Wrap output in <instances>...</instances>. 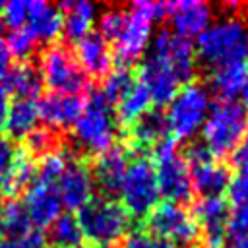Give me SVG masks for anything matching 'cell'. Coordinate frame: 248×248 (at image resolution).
<instances>
[{
	"instance_id": "cell-37",
	"label": "cell",
	"mask_w": 248,
	"mask_h": 248,
	"mask_svg": "<svg viewBox=\"0 0 248 248\" xmlns=\"http://www.w3.org/2000/svg\"><path fill=\"white\" fill-rule=\"evenodd\" d=\"M225 192L229 196V205H248V169H238L234 174H231Z\"/></svg>"
},
{
	"instance_id": "cell-45",
	"label": "cell",
	"mask_w": 248,
	"mask_h": 248,
	"mask_svg": "<svg viewBox=\"0 0 248 248\" xmlns=\"http://www.w3.org/2000/svg\"><path fill=\"white\" fill-rule=\"evenodd\" d=\"M231 244H232V248H248V232L231 238Z\"/></svg>"
},
{
	"instance_id": "cell-12",
	"label": "cell",
	"mask_w": 248,
	"mask_h": 248,
	"mask_svg": "<svg viewBox=\"0 0 248 248\" xmlns=\"http://www.w3.org/2000/svg\"><path fill=\"white\" fill-rule=\"evenodd\" d=\"M151 48L157 60L165 62L180 83H190L198 70L196 48L192 41L174 35L170 29H159L151 39Z\"/></svg>"
},
{
	"instance_id": "cell-33",
	"label": "cell",
	"mask_w": 248,
	"mask_h": 248,
	"mask_svg": "<svg viewBox=\"0 0 248 248\" xmlns=\"http://www.w3.org/2000/svg\"><path fill=\"white\" fill-rule=\"evenodd\" d=\"M4 41H6V46L10 50V56L17 58V62H29V56L35 52L37 43H39L25 25L19 29L8 31Z\"/></svg>"
},
{
	"instance_id": "cell-39",
	"label": "cell",
	"mask_w": 248,
	"mask_h": 248,
	"mask_svg": "<svg viewBox=\"0 0 248 248\" xmlns=\"http://www.w3.org/2000/svg\"><path fill=\"white\" fill-rule=\"evenodd\" d=\"M118 248H174V246L157 238V236H153L151 232H147L143 229H136L120 240Z\"/></svg>"
},
{
	"instance_id": "cell-18",
	"label": "cell",
	"mask_w": 248,
	"mask_h": 248,
	"mask_svg": "<svg viewBox=\"0 0 248 248\" xmlns=\"http://www.w3.org/2000/svg\"><path fill=\"white\" fill-rule=\"evenodd\" d=\"M136 79L143 85V89L147 91L151 103L157 105V107L169 105L170 99L180 89V81L174 76V72L165 62L157 60L155 56H147L140 64Z\"/></svg>"
},
{
	"instance_id": "cell-42",
	"label": "cell",
	"mask_w": 248,
	"mask_h": 248,
	"mask_svg": "<svg viewBox=\"0 0 248 248\" xmlns=\"http://www.w3.org/2000/svg\"><path fill=\"white\" fill-rule=\"evenodd\" d=\"M232 161L238 169H248V132L242 136L238 145L232 151Z\"/></svg>"
},
{
	"instance_id": "cell-44",
	"label": "cell",
	"mask_w": 248,
	"mask_h": 248,
	"mask_svg": "<svg viewBox=\"0 0 248 248\" xmlns=\"http://www.w3.org/2000/svg\"><path fill=\"white\" fill-rule=\"evenodd\" d=\"M10 93L8 89L2 85L0 81V130L4 128V122H6V116H8V108H10Z\"/></svg>"
},
{
	"instance_id": "cell-20",
	"label": "cell",
	"mask_w": 248,
	"mask_h": 248,
	"mask_svg": "<svg viewBox=\"0 0 248 248\" xmlns=\"http://www.w3.org/2000/svg\"><path fill=\"white\" fill-rule=\"evenodd\" d=\"M74 58L83 74L91 78H105L112 70L110 45L95 31L74 43Z\"/></svg>"
},
{
	"instance_id": "cell-47",
	"label": "cell",
	"mask_w": 248,
	"mask_h": 248,
	"mask_svg": "<svg viewBox=\"0 0 248 248\" xmlns=\"http://www.w3.org/2000/svg\"><path fill=\"white\" fill-rule=\"evenodd\" d=\"M0 248H17V240H8V238H0Z\"/></svg>"
},
{
	"instance_id": "cell-26",
	"label": "cell",
	"mask_w": 248,
	"mask_h": 248,
	"mask_svg": "<svg viewBox=\"0 0 248 248\" xmlns=\"http://www.w3.org/2000/svg\"><path fill=\"white\" fill-rule=\"evenodd\" d=\"M31 231V223L21 202L14 198L0 200V238L19 240Z\"/></svg>"
},
{
	"instance_id": "cell-38",
	"label": "cell",
	"mask_w": 248,
	"mask_h": 248,
	"mask_svg": "<svg viewBox=\"0 0 248 248\" xmlns=\"http://www.w3.org/2000/svg\"><path fill=\"white\" fill-rule=\"evenodd\" d=\"M14 157H16V147L10 138L0 134V196L6 198L12 167H14Z\"/></svg>"
},
{
	"instance_id": "cell-31",
	"label": "cell",
	"mask_w": 248,
	"mask_h": 248,
	"mask_svg": "<svg viewBox=\"0 0 248 248\" xmlns=\"http://www.w3.org/2000/svg\"><path fill=\"white\" fill-rule=\"evenodd\" d=\"M48 238L56 248H76L83 238L76 215L60 213L48 227Z\"/></svg>"
},
{
	"instance_id": "cell-2",
	"label": "cell",
	"mask_w": 248,
	"mask_h": 248,
	"mask_svg": "<svg viewBox=\"0 0 248 248\" xmlns=\"http://www.w3.org/2000/svg\"><path fill=\"white\" fill-rule=\"evenodd\" d=\"M246 132L248 108L234 99H219L211 103L202 126V143L215 159H221L232 155Z\"/></svg>"
},
{
	"instance_id": "cell-34",
	"label": "cell",
	"mask_w": 248,
	"mask_h": 248,
	"mask_svg": "<svg viewBox=\"0 0 248 248\" xmlns=\"http://www.w3.org/2000/svg\"><path fill=\"white\" fill-rule=\"evenodd\" d=\"M124 17H126V8H118V6H110L107 10H103L99 16H97V31L107 43L108 41H114V37L118 35L122 23H124Z\"/></svg>"
},
{
	"instance_id": "cell-46",
	"label": "cell",
	"mask_w": 248,
	"mask_h": 248,
	"mask_svg": "<svg viewBox=\"0 0 248 248\" xmlns=\"http://www.w3.org/2000/svg\"><path fill=\"white\" fill-rule=\"evenodd\" d=\"M240 95H242V105L248 108V64H246V76H244V83H242Z\"/></svg>"
},
{
	"instance_id": "cell-4",
	"label": "cell",
	"mask_w": 248,
	"mask_h": 248,
	"mask_svg": "<svg viewBox=\"0 0 248 248\" xmlns=\"http://www.w3.org/2000/svg\"><path fill=\"white\" fill-rule=\"evenodd\" d=\"M76 219L81 234L97 246H108L122 240L132 223V215L124 209V205L107 196L91 198L81 209H78Z\"/></svg>"
},
{
	"instance_id": "cell-43",
	"label": "cell",
	"mask_w": 248,
	"mask_h": 248,
	"mask_svg": "<svg viewBox=\"0 0 248 248\" xmlns=\"http://www.w3.org/2000/svg\"><path fill=\"white\" fill-rule=\"evenodd\" d=\"M10 66H12V56H10V50L6 46L4 37H0V79L6 76V72L10 70Z\"/></svg>"
},
{
	"instance_id": "cell-21",
	"label": "cell",
	"mask_w": 248,
	"mask_h": 248,
	"mask_svg": "<svg viewBox=\"0 0 248 248\" xmlns=\"http://www.w3.org/2000/svg\"><path fill=\"white\" fill-rule=\"evenodd\" d=\"M126 130H128V143H126L128 151L140 153V155H143L157 141H161L163 138L169 136L165 112L159 108H149L143 116H140Z\"/></svg>"
},
{
	"instance_id": "cell-1",
	"label": "cell",
	"mask_w": 248,
	"mask_h": 248,
	"mask_svg": "<svg viewBox=\"0 0 248 248\" xmlns=\"http://www.w3.org/2000/svg\"><path fill=\"white\" fill-rule=\"evenodd\" d=\"M196 58L215 70L229 64H244L248 60V21L231 12L215 19L196 39Z\"/></svg>"
},
{
	"instance_id": "cell-10",
	"label": "cell",
	"mask_w": 248,
	"mask_h": 248,
	"mask_svg": "<svg viewBox=\"0 0 248 248\" xmlns=\"http://www.w3.org/2000/svg\"><path fill=\"white\" fill-rule=\"evenodd\" d=\"M39 74L43 85L52 93L79 95L87 85V76L76 62L74 54L62 45H50L39 54Z\"/></svg>"
},
{
	"instance_id": "cell-25",
	"label": "cell",
	"mask_w": 248,
	"mask_h": 248,
	"mask_svg": "<svg viewBox=\"0 0 248 248\" xmlns=\"http://www.w3.org/2000/svg\"><path fill=\"white\" fill-rule=\"evenodd\" d=\"M39 122V110L35 99H14L8 108L4 130L14 140H25Z\"/></svg>"
},
{
	"instance_id": "cell-11",
	"label": "cell",
	"mask_w": 248,
	"mask_h": 248,
	"mask_svg": "<svg viewBox=\"0 0 248 248\" xmlns=\"http://www.w3.org/2000/svg\"><path fill=\"white\" fill-rule=\"evenodd\" d=\"M182 157L188 165L192 192H198L200 198H217L227 190L231 180V170L227 165L217 161L205 149L203 143L192 141Z\"/></svg>"
},
{
	"instance_id": "cell-15",
	"label": "cell",
	"mask_w": 248,
	"mask_h": 248,
	"mask_svg": "<svg viewBox=\"0 0 248 248\" xmlns=\"http://www.w3.org/2000/svg\"><path fill=\"white\" fill-rule=\"evenodd\" d=\"M93 190L95 182L87 163L83 159H70L66 170L56 182V192L62 205L78 211L93 198Z\"/></svg>"
},
{
	"instance_id": "cell-27",
	"label": "cell",
	"mask_w": 248,
	"mask_h": 248,
	"mask_svg": "<svg viewBox=\"0 0 248 248\" xmlns=\"http://www.w3.org/2000/svg\"><path fill=\"white\" fill-rule=\"evenodd\" d=\"M151 99H149V95H147V91L143 89V85L136 79V83H134V87L114 105V118H116V122H120L122 126H130V124H134L140 116H143L149 108H151Z\"/></svg>"
},
{
	"instance_id": "cell-19",
	"label": "cell",
	"mask_w": 248,
	"mask_h": 248,
	"mask_svg": "<svg viewBox=\"0 0 248 248\" xmlns=\"http://www.w3.org/2000/svg\"><path fill=\"white\" fill-rule=\"evenodd\" d=\"M130 155L132 153L128 151L126 145H116V143L110 149L97 155L91 174H93L95 186H99L107 198H112L118 194L122 178L130 163Z\"/></svg>"
},
{
	"instance_id": "cell-29",
	"label": "cell",
	"mask_w": 248,
	"mask_h": 248,
	"mask_svg": "<svg viewBox=\"0 0 248 248\" xmlns=\"http://www.w3.org/2000/svg\"><path fill=\"white\" fill-rule=\"evenodd\" d=\"M136 83V76L128 66H118L112 68L105 78H103V85L97 91L101 95V99L110 107L116 105Z\"/></svg>"
},
{
	"instance_id": "cell-36",
	"label": "cell",
	"mask_w": 248,
	"mask_h": 248,
	"mask_svg": "<svg viewBox=\"0 0 248 248\" xmlns=\"http://www.w3.org/2000/svg\"><path fill=\"white\" fill-rule=\"evenodd\" d=\"M58 147V141H56V136L52 130L48 128H35L27 138H25V149L35 157V155H45L52 149Z\"/></svg>"
},
{
	"instance_id": "cell-3",
	"label": "cell",
	"mask_w": 248,
	"mask_h": 248,
	"mask_svg": "<svg viewBox=\"0 0 248 248\" xmlns=\"http://www.w3.org/2000/svg\"><path fill=\"white\" fill-rule=\"evenodd\" d=\"M167 16V2L136 0L126 8L124 23L114 37V56L120 66H128L140 60L151 41L153 21Z\"/></svg>"
},
{
	"instance_id": "cell-48",
	"label": "cell",
	"mask_w": 248,
	"mask_h": 248,
	"mask_svg": "<svg viewBox=\"0 0 248 248\" xmlns=\"http://www.w3.org/2000/svg\"><path fill=\"white\" fill-rule=\"evenodd\" d=\"M83 248H108V246H97V244H89V246H83Z\"/></svg>"
},
{
	"instance_id": "cell-7",
	"label": "cell",
	"mask_w": 248,
	"mask_h": 248,
	"mask_svg": "<svg viewBox=\"0 0 248 248\" xmlns=\"http://www.w3.org/2000/svg\"><path fill=\"white\" fill-rule=\"evenodd\" d=\"M72 128H74V141L87 153L99 155L114 145L116 118L110 107L101 99L97 91L89 95L83 112L79 114V118Z\"/></svg>"
},
{
	"instance_id": "cell-5",
	"label": "cell",
	"mask_w": 248,
	"mask_h": 248,
	"mask_svg": "<svg viewBox=\"0 0 248 248\" xmlns=\"http://www.w3.org/2000/svg\"><path fill=\"white\" fill-rule=\"evenodd\" d=\"M209 107H211V95L203 83L200 81L184 83L170 99L165 110L169 136L174 138L176 141L194 138L202 130Z\"/></svg>"
},
{
	"instance_id": "cell-35",
	"label": "cell",
	"mask_w": 248,
	"mask_h": 248,
	"mask_svg": "<svg viewBox=\"0 0 248 248\" xmlns=\"http://www.w3.org/2000/svg\"><path fill=\"white\" fill-rule=\"evenodd\" d=\"M27 23V2L25 0H8L0 4V25L19 29Z\"/></svg>"
},
{
	"instance_id": "cell-40",
	"label": "cell",
	"mask_w": 248,
	"mask_h": 248,
	"mask_svg": "<svg viewBox=\"0 0 248 248\" xmlns=\"http://www.w3.org/2000/svg\"><path fill=\"white\" fill-rule=\"evenodd\" d=\"M246 232H248V205L232 207L227 225V238H234Z\"/></svg>"
},
{
	"instance_id": "cell-41",
	"label": "cell",
	"mask_w": 248,
	"mask_h": 248,
	"mask_svg": "<svg viewBox=\"0 0 248 248\" xmlns=\"http://www.w3.org/2000/svg\"><path fill=\"white\" fill-rule=\"evenodd\" d=\"M17 248H46V240L45 234L41 231H29L25 236H21L17 240Z\"/></svg>"
},
{
	"instance_id": "cell-32",
	"label": "cell",
	"mask_w": 248,
	"mask_h": 248,
	"mask_svg": "<svg viewBox=\"0 0 248 248\" xmlns=\"http://www.w3.org/2000/svg\"><path fill=\"white\" fill-rule=\"evenodd\" d=\"M68 161H70V157L60 147H56V149L41 155V159L37 163V169H35V178L33 180H39V182L56 186V182L60 180L62 172L68 167Z\"/></svg>"
},
{
	"instance_id": "cell-23",
	"label": "cell",
	"mask_w": 248,
	"mask_h": 248,
	"mask_svg": "<svg viewBox=\"0 0 248 248\" xmlns=\"http://www.w3.org/2000/svg\"><path fill=\"white\" fill-rule=\"evenodd\" d=\"M25 27L37 41L50 43L62 33V12L58 6L45 0L27 2V23Z\"/></svg>"
},
{
	"instance_id": "cell-22",
	"label": "cell",
	"mask_w": 248,
	"mask_h": 248,
	"mask_svg": "<svg viewBox=\"0 0 248 248\" xmlns=\"http://www.w3.org/2000/svg\"><path fill=\"white\" fill-rule=\"evenodd\" d=\"M58 10L62 12V33L68 41L78 43L85 35L93 31V25L97 23V4L89 0H72L58 4Z\"/></svg>"
},
{
	"instance_id": "cell-30",
	"label": "cell",
	"mask_w": 248,
	"mask_h": 248,
	"mask_svg": "<svg viewBox=\"0 0 248 248\" xmlns=\"http://www.w3.org/2000/svg\"><path fill=\"white\" fill-rule=\"evenodd\" d=\"M35 169H37L35 157L25 147L23 149H16V157H14V167H12L6 198H14L19 190H25L35 178Z\"/></svg>"
},
{
	"instance_id": "cell-17",
	"label": "cell",
	"mask_w": 248,
	"mask_h": 248,
	"mask_svg": "<svg viewBox=\"0 0 248 248\" xmlns=\"http://www.w3.org/2000/svg\"><path fill=\"white\" fill-rule=\"evenodd\" d=\"M23 209L27 219L37 229H48L52 221L62 213V202L58 198L56 186L33 180L23 194Z\"/></svg>"
},
{
	"instance_id": "cell-49",
	"label": "cell",
	"mask_w": 248,
	"mask_h": 248,
	"mask_svg": "<svg viewBox=\"0 0 248 248\" xmlns=\"http://www.w3.org/2000/svg\"><path fill=\"white\" fill-rule=\"evenodd\" d=\"M52 248H56V246H52Z\"/></svg>"
},
{
	"instance_id": "cell-28",
	"label": "cell",
	"mask_w": 248,
	"mask_h": 248,
	"mask_svg": "<svg viewBox=\"0 0 248 248\" xmlns=\"http://www.w3.org/2000/svg\"><path fill=\"white\" fill-rule=\"evenodd\" d=\"M244 76H246V62L215 68L211 70V87L221 99H234L242 91Z\"/></svg>"
},
{
	"instance_id": "cell-8",
	"label": "cell",
	"mask_w": 248,
	"mask_h": 248,
	"mask_svg": "<svg viewBox=\"0 0 248 248\" xmlns=\"http://www.w3.org/2000/svg\"><path fill=\"white\" fill-rule=\"evenodd\" d=\"M118 196L124 209L132 217H145L159 203L161 194L157 186L155 167L147 155H136L134 159H130Z\"/></svg>"
},
{
	"instance_id": "cell-9",
	"label": "cell",
	"mask_w": 248,
	"mask_h": 248,
	"mask_svg": "<svg viewBox=\"0 0 248 248\" xmlns=\"http://www.w3.org/2000/svg\"><path fill=\"white\" fill-rule=\"evenodd\" d=\"M145 227L147 232L172 244L174 248H194L200 244V232L192 213L178 203H157L145 215Z\"/></svg>"
},
{
	"instance_id": "cell-13",
	"label": "cell",
	"mask_w": 248,
	"mask_h": 248,
	"mask_svg": "<svg viewBox=\"0 0 248 248\" xmlns=\"http://www.w3.org/2000/svg\"><path fill=\"white\" fill-rule=\"evenodd\" d=\"M231 205L221 196L200 198L192 207V217L198 225L200 242L203 248H223L227 240Z\"/></svg>"
},
{
	"instance_id": "cell-14",
	"label": "cell",
	"mask_w": 248,
	"mask_h": 248,
	"mask_svg": "<svg viewBox=\"0 0 248 248\" xmlns=\"http://www.w3.org/2000/svg\"><path fill=\"white\" fill-rule=\"evenodd\" d=\"M170 31L182 39H198L213 23V8L203 0L167 2V16Z\"/></svg>"
},
{
	"instance_id": "cell-6",
	"label": "cell",
	"mask_w": 248,
	"mask_h": 248,
	"mask_svg": "<svg viewBox=\"0 0 248 248\" xmlns=\"http://www.w3.org/2000/svg\"><path fill=\"white\" fill-rule=\"evenodd\" d=\"M151 157L159 194L170 203L182 205L188 202L192 198V182L188 165L178 153V141L170 136L163 138L151 147Z\"/></svg>"
},
{
	"instance_id": "cell-24",
	"label": "cell",
	"mask_w": 248,
	"mask_h": 248,
	"mask_svg": "<svg viewBox=\"0 0 248 248\" xmlns=\"http://www.w3.org/2000/svg\"><path fill=\"white\" fill-rule=\"evenodd\" d=\"M2 85L16 99H39L43 91V79L31 62H16L2 78Z\"/></svg>"
},
{
	"instance_id": "cell-16",
	"label": "cell",
	"mask_w": 248,
	"mask_h": 248,
	"mask_svg": "<svg viewBox=\"0 0 248 248\" xmlns=\"http://www.w3.org/2000/svg\"><path fill=\"white\" fill-rule=\"evenodd\" d=\"M85 108V99L81 95L68 93H45L37 99L39 120L46 124L48 130H64L76 124Z\"/></svg>"
}]
</instances>
